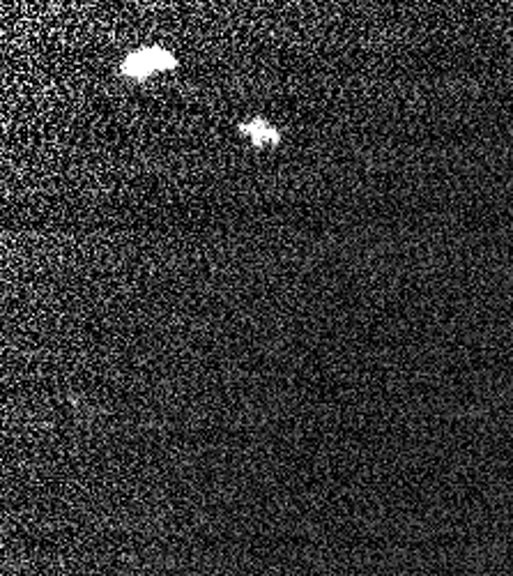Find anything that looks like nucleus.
Masks as SVG:
<instances>
[{"instance_id": "f257e3e1", "label": "nucleus", "mask_w": 513, "mask_h": 576, "mask_svg": "<svg viewBox=\"0 0 513 576\" xmlns=\"http://www.w3.org/2000/svg\"><path fill=\"white\" fill-rule=\"evenodd\" d=\"M175 67V56L171 51H166L162 47H145L134 53H129L122 63V72L132 79H148L152 74L173 70Z\"/></svg>"}, {"instance_id": "f03ea898", "label": "nucleus", "mask_w": 513, "mask_h": 576, "mask_svg": "<svg viewBox=\"0 0 513 576\" xmlns=\"http://www.w3.org/2000/svg\"><path fill=\"white\" fill-rule=\"evenodd\" d=\"M240 130L244 136H249V141L254 143V146H277L279 143V132L263 118L249 120V123L240 125Z\"/></svg>"}]
</instances>
